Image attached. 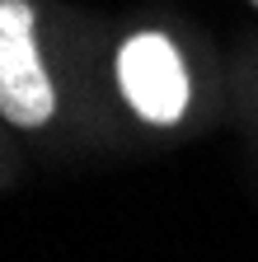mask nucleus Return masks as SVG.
<instances>
[{
  "label": "nucleus",
  "mask_w": 258,
  "mask_h": 262,
  "mask_svg": "<svg viewBox=\"0 0 258 262\" xmlns=\"http://www.w3.org/2000/svg\"><path fill=\"white\" fill-rule=\"evenodd\" d=\"M56 108L52 80L38 61L28 0H0V113L14 126H43Z\"/></svg>",
  "instance_id": "f257e3e1"
},
{
  "label": "nucleus",
  "mask_w": 258,
  "mask_h": 262,
  "mask_svg": "<svg viewBox=\"0 0 258 262\" xmlns=\"http://www.w3.org/2000/svg\"><path fill=\"white\" fill-rule=\"evenodd\" d=\"M117 84L146 122L169 126L188 108V71L165 33H136L117 52Z\"/></svg>",
  "instance_id": "f03ea898"
},
{
  "label": "nucleus",
  "mask_w": 258,
  "mask_h": 262,
  "mask_svg": "<svg viewBox=\"0 0 258 262\" xmlns=\"http://www.w3.org/2000/svg\"><path fill=\"white\" fill-rule=\"evenodd\" d=\"M253 5H258V0H253Z\"/></svg>",
  "instance_id": "7ed1b4c3"
}]
</instances>
